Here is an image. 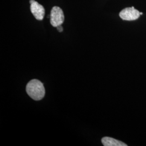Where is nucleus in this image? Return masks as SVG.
I'll use <instances>...</instances> for the list:
<instances>
[{"instance_id":"1","label":"nucleus","mask_w":146,"mask_h":146,"mask_svg":"<svg viewBox=\"0 0 146 146\" xmlns=\"http://www.w3.org/2000/svg\"><path fill=\"white\" fill-rule=\"evenodd\" d=\"M27 93L35 101L42 100L45 95V89L42 82L36 79L29 82L26 86Z\"/></svg>"},{"instance_id":"7","label":"nucleus","mask_w":146,"mask_h":146,"mask_svg":"<svg viewBox=\"0 0 146 146\" xmlns=\"http://www.w3.org/2000/svg\"><path fill=\"white\" fill-rule=\"evenodd\" d=\"M34 1H35V0H30V1H29V3H30V4H31L32 3H33Z\"/></svg>"},{"instance_id":"6","label":"nucleus","mask_w":146,"mask_h":146,"mask_svg":"<svg viewBox=\"0 0 146 146\" xmlns=\"http://www.w3.org/2000/svg\"><path fill=\"white\" fill-rule=\"evenodd\" d=\"M56 28H57L58 31H59V32H62V31H63V27L61 25H60V26L57 27Z\"/></svg>"},{"instance_id":"2","label":"nucleus","mask_w":146,"mask_h":146,"mask_svg":"<svg viewBox=\"0 0 146 146\" xmlns=\"http://www.w3.org/2000/svg\"><path fill=\"white\" fill-rule=\"evenodd\" d=\"M50 23L52 26L54 27L62 25L64 20V16L62 10L58 7H54L50 13Z\"/></svg>"},{"instance_id":"5","label":"nucleus","mask_w":146,"mask_h":146,"mask_svg":"<svg viewBox=\"0 0 146 146\" xmlns=\"http://www.w3.org/2000/svg\"><path fill=\"white\" fill-rule=\"evenodd\" d=\"M101 142L104 146H127V145L122 141L110 137H103L101 140Z\"/></svg>"},{"instance_id":"8","label":"nucleus","mask_w":146,"mask_h":146,"mask_svg":"<svg viewBox=\"0 0 146 146\" xmlns=\"http://www.w3.org/2000/svg\"><path fill=\"white\" fill-rule=\"evenodd\" d=\"M142 14H143L142 13H140V15H142Z\"/></svg>"},{"instance_id":"3","label":"nucleus","mask_w":146,"mask_h":146,"mask_svg":"<svg viewBox=\"0 0 146 146\" xmlns=\"http://www.w3.org/2000/svg\"><path fill=\"white\" fill-rule=\"evenodd\" d=\"M121 19L125 21H134L139 19L140 13L135 9L134 7L125 8L119 13Z\"/></svg>"},{"instance_id":"4","label":"nucleus","mask_w":146,"mask_h":146,"mask_svg":"<svg viewBox=\"0 0 146 146\" xmlns=\"http://www.w3.org/2000/svg\"><path fill=\"white\" fill-rule=\"evenodd\" d=\"M31 11L33 15L37 20H42L45 14V10L41 5L36 1L31 4Z\"/></svg>"}]
</instances>
